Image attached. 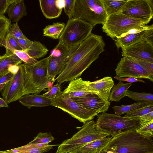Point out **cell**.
Returning <instances> with one entry per match:
<instances>
[{
    "label": "cell",
    "instance_id": "obj_51",
    "mask_svg": "<svg viewBox=\"0 0 153 153\" xmlns=\"http://www.w3.org/2000/svg\"><path fill=\"white\" fill-rule=\"evenodd\" d=\"M1 56H0V57H1Z\"/></svg>",
    "mask_w": 153,
    "mask_h": 153
},
{
    "label": "cell",
    "instance_id": "obj_17",
    "mask_svg": "<svg viewBox=\"0 0 153 153\" xmlns=\"http://www.w3.org/2000/svg\"><path fill=\"white\" fill-rule=\"evenodd\" d=\"M89 81L83 80L81 77L71 81L63 93L68 94L71 98L77 97L91 94H96L88 85Z\"/></svg>",
    "mask_w": 153,
    "mask_h": 153
},
{
    "label": "cell",
    "instance_id": "obj_14",
    "mask_svg": "<svg viewBox=\"0 0 153 153\" xmlns=\"http://www.w3.org/2000/svg\"><path fill=\"white\" fill-rule=\"evenodd\" d=\"M71 98L83 108L98 114L106 112L110 105V102L105 101L96 94H89L79 97Z\"/></svg>",
    "mask_w": 153,
    "mask_h": 153
},
{
    "label": "cell",
    "instance_id": "obj_24",
    "mask_svg": "<svg viewBox=\"0 0 153 153\" xmlns=\"http://www.w3.org/2000/svg\"><path fill=\"white\" fill-rule=\"evenodd\" d=\"M5 48V53L0 57V77L9 72L8 69L10 65H19L22 62L13 52Z\"/></svg>",
    "mask_w": 153,
    "mask_h": 153
},
{
    "label": "cell",
    "instance_id": "obj_7",
    "mask_svg": "<svg viewBox=\"0 0 153 153\" xmlns=\"http://www.w3.org/2000/svg\"><path fill=\"white\" fill-rule=\"evenodd\" d=\"M150 21L134 19L120 12L108 16L102 28L107 36L113 39L133 28L146 25Z\"/></svg>",
    "mask_w": 153,
    "mask_h": 153
},
{
    "label": "cell",
    "instance_id": "obj_20",
    "mask_svg": "<svg viewBox=\"0 0 153 153\" xmlns=\"http://www.w3.org/2000/svg\"><path fill=\"white\" fill-rule=\"evenodd\" d=\"M56 145L41 144H27L13 149L0 151V153H43L49 151Z\"/></svg>",
    "mask_w": 153,
    "mask_h": 153
},
{
    "label": "cell",
    "instance_id": "obj_27",
    "mask_svg": "<svg viewBox=\"0 0 153 153\" xmlns=\"http://www.w3.org/2000/svg\"><path fill=\"white\" fill-rule=\"evenodd\" d=\"M152 103L153 102L147 101H141L129 105L114 106L112 108L114 110L115 114L120 116L123 114H127L136 109Z\"/></svg>",
    "mask_w": 153,
    "mask_h": 153
},
{
    "label": "cell",
    "instance_id": "obj_25",
    "mask_svg": "<svg viewBox=\"0 0 153 153\" xmlns=\"http://www.w3.org/2000/svg\"><path fill=\"white\" fill-rule=\"evenodd\" d=\"M131 83H124L121 81L114 85L110 92L108 101L118 102L126 97L127 91L132 85Z\"/></svg>",
    "mask_w": 153,
    "mask_h": 153
},
{
    "label": "cell",
    "instance_id": "obj_1",
    "mask_svg": "<svg viewBox=\"0 0 153 153\" xmlns=\"http://www.w3.org/2000/svg\"><path fill=\"white\" fill-rule=\"evenodd\" d=\"M105 46L102 37L92 33L79 45L55 81L61 84L79 78L98 58Z\"/></svg>",
    "mask_w": 153,
    "mask_h": 153
},
{
    "label": "cell",
    "instance_id": "obj_44",
    "mask_svg": "<svg viewBox=\"0 0 153 153\" xmlns=\"http://www.w3.org/2000/svg\"><path fill=\"white\" fill-rule=\"evenodd\" d=\"M133 59L152 74L153 75V63L144 60Z\"/></svg>",
    "mask_w": 153,
    "mask_h": 153
},
{
    "label": "cell",
    "instance_id": "obj_21",
    "mask_svg": "<svg viewBox=\"0 0 153 153\" xmlns=\"http://www.w3.org/2000/svg\"><path fill=\"white\" fill-rule=\"evenodd\" d=\"M147 30L135 33L126 34L113 39L118 49L120 48H124L144 40Z\"/></svg>",
    "mask_w": 153,
    "mask_h": 153
},
{
    "label": "cell",
    "instance_id": "obj_28",
    "mask_svg": "<svg viewBox=\"0 0 153 153\" xmlns=\"http://www.w3.org/2000/svg\"><path fill=\"white\" fill-rule=\"evenodd\" d=\"M25 51L31 57L37 59L45 56L48 51L40 42L34 41L32 45Z\"/></svg>",
    "mask_w": 153,
    "mask_h": 153
},
{
    "label": "cell",
    "instance_id": "obj_52",
    "mask_svg": "<svg viewBox=\"0 0 153 153\" xmlns=\"http://www.w3.org/2000/svg\"><path fill=\"white\" fill-rule=\"evenodd\" d=\"M101 152H100V153H101Z\"/></svg>",
    "mask_w": 153,
    "mask_h": 153
},
{
    "label": "cell",
    "instance_id": "obj_19",
    "mask_svg": "<svg viewBox=\"0 0 153 153\" xmlns=\"http://www.w3.org/2000/svg\"><path fill=\"white\" fill-rule=\"evenodd\" d=\"M112 138L109 136L93 141L69 153H100L107 147Z\"/></svg>",
    "mask_w": 153,
    "mask_h": 153
},
{
    "label": "cell",
    "instance_id": "obj_4",
    "mask_svg": "<svg viewBox=\"0 0 153 153\" xmlns=\"http://www.w3.org/2000/svg\"><path fill=\"white\" fill-rule=\"evenodd\" d=\"M79 131L70 139L59 145L56 153H69L93 141L110 136L106 132L98 129L93 120L86 122Z\"/></svg>",
    "mask_w": 153,
    "mask_h": 153
},
{
    "label": "cell",
    "instance_id": "obj_12",
    "mask_svg": "<svg viewBox=\"0 0 153 153\" xmlns=\"http://www.w3.org/2000/svg\"><path fill=\"white\" fill-rule=\"evenodd\" d=\"M19 66L18 73L7 83L1 92L3 98L8 104L18 100L24 96V70L22 64Z\"/></svg>",
    "mask_w": 153,
    "mask_h": 153
},
{
    "label": "cell",
    "instance_id": "obj_43",
    "mask_svg": "<svg viewBox=\"0 0 153 153\" xmlns=\"http://www.w3.org/2000/svg\"><path fill=\"white\" fill-rule=\"evenodd\" d=\"M16 0H0V15H4L9 6Z\"/></svg>",
    "mask_w": 153,
    "mask_h": 153
},
{
    "label": "cell",
    "instance_id": "obj_5",
    "mask_svg": "<svg viewBox=\"0 0 153 153\" xmlns=\"http://www.w3.org/2000/svg\"><path fill=\"white\" fill-rule=\"evenodd\" d=\"M97 118V128L112 137L124 132L136 130L140 126L139 119L128 118L106 112L98 114Z\"/></svg>",
    "mask_w": 153,
    "mask_h": 153
},
{
    "label": "cell",
    "instance_id": "obj_50",
    "mask_svg": "<svg viewBox=\"0 0 153 153\" xmlns=\"http://www.w3.org/2000/svg\"><path fill=\"white\" fill-rule=\"evenodd\" d=\"M105 153H118L117 152L112 150H109L105 151Z\"/></svg>",
    "mask_w": 153,
    "mask_h": 153
},
{
    "label": "cell",
    "instance_id": "obj_36",
    "mask_svg": "<svg viewBox=\"0 0 153 153\" xmlns=\"http://www.w3.org/2000/svg\"><path fill=\"white\" fill-rule=\"evenodd\" d=\"M13 52L26 65H31L36 63L38 61L33 58L28 54L25 51L15 50Z\"/></svg>",
    "mask_w": 153,
    "mask_h": 153
},
{
    "label": "cell",
    "instance_id": "obj_45",
    "mask_svg": "<svg viewBox=\"0 0 153 153\" xmlns=\"http://www.w3.org/2000/svg\"><path fill=\"white\" fill-rule=\"evenodd\" d=\"M140 126L153 120V111L143 115L140 118Z\"/></svg>",
    "mask_w": 153,
    "mask_h": 153
},
{
    "label": "cell",
    "instance_id": "obj_33",
    "mask_svg": "<svg viewBox=\"0 0 153 153\" xmlns=\"http://www.w3.org/2000/svg\"><path fill=\"white\" fill-rule=\"evenodd\" d=\"M136 131L145 138L152 139L153 120L140 126Z\"/></svg>",
    "mask_w": 153,
    "mask_h": 153
},
{
    "label": "cell",
    "instance_id": "obj_31",
    "mask_svg": "<svg viewBox=\"0 0 153 153\" xmlns=\"http://www.w3.org/2000/svg\"><path fill=\"white\" fill-rule=\"evenodd\" d=\"M11 25L9 19L4 15H0V47L4 46L5 37Z\"/></svg>",
    "mask_w": 153,
    "mask_h": 153
},
{
    "label": "cell",
    "instance_id": "obj_10",
    "mask_svg": "<svg viewBox=\"0 0 153 153\" xmlns=\"http://www.w3.org/2000/svg\"><path fill=\"white\" fill-rule=\"evenodd\" d=\"M115 71L116 76L118 77L147 79L153 82V75L130 57L124 56L121 58Z\"/></svg>",
    "mask_w": 153,
    "mask_h": 153
},
{
    "label": "cell",
    "instance_id": "obj_34",
    "mask_svg": "<svg viewBox=\"0 0 153 153\" xmlns=\"http://www.w3.org/2000/svg\"><path fill=\"white\" fill-rule=\"evenodd\" d=\"M54 140V137L50 133L40 132L38 133L33 140L29 143L48 144Z\"/></svg>",
    "mask_w": 153,
    "mask_h": 153
},
{
    "label": "cell",
    "instance_id": "obj_13",
    "mask_svg": "<svg viewBox=\"0 0 153 153\" xmlns=\"http://www.w3.org/2000/svg\"><path fill=\"white\" fill-rule=\"evenodd\" d=\"M122 56L153 63V45L143 40L122 49Z\"/></svg>",
    "mask_w": 153,
    "mask_h": 153
},
{
    "label": "cell",
    "instance_id": "obj_32",
    "mask_svg": "<svg viewBox=\"0 0 153 153\" xmlns=\"http://www.w3.org/2000/svg\"><path fill=\"white\" fill-rule=\"evenodd\" d=\"M153 111V103L129 112L125 115L124 117L130 118L139 119L143 115Z\"/></svg>",
    "mask_w": 153,
    "mask_h": 153
},
{
    "label": "cell",
    "instance_id": "obj_30",
    "mask_svg": "<svg viewBox=\"0 0 153 153\" xmlns=\"http://www.w3.org/2000/svg\"><path fill=\"white\" fill-rule=\"evenodd\" d=\"M126 97L137 102L147 101L153 102V94L151 93L137 92L129 90L127 91Z\"/></svg>",
    "mask_w": 153,
    "mask_h": 153
},
{
    "label": "cell",
    "instance_id": "obj_23",
    "mask_svg": "<svg viewBox=\"0 0 153 153\" xmlns=\"http://www.w3.org/2000/svg\"><path fill=\"white\" fill-rule=\"evenodd\" d=\"M9 19L17 22L27 14L26 7L23 0H16L8 7L7 11Z\"/></svg>",
    "mask_w": 153,
    "mask_h": 153
},
{
    "label": "cell",
    "instance_id": "obj_39",
    "mask_svg": "<svg viewBox=\"0 0 153 153\" xmlns=\"http://www.w3.org/2000/svg\"><path fill=\"white\" fill-rule=\"evenodd\" d=\"M4 42V47L7 48L13 52L15 50H22L15 39L8 34L5 37Z\"/></svg>",
    "mask_w": 153,
    "mask_h": 153
},
{
    "label": "cell",
    "instance_id": "obj_48",
    "mask_svg": "<svg viewBox=\"0 0 153 153\" xmlns=\"http://www.w3.org/2000/svg\"><path fill=\"white\" fill-rule=\"evenodd\" d=\"M19 69V65H11L9 68L8 71L13 75H15L18 73Z\"/></svg>",
    "mask_w": 153,
    "mask_h": 153
},
{
    "label": "cell",
    "instance_id": "obj_41",
    "mask_svg": "<svg viewBox=\"0 0 153 153\" xmlns=\"http://www.w3.org/2000/svg\"><path fill=\"white\" fill-rule=\"evenodd\" d=\"M19 45L22 50L25 51L32 45L33 41L26 38L15 39Z\"/></svg>",
    "mask_w": 153,
    "mask_h": 153
},
{
    "label": "cell",
    "instance_id": "obj_35",
    "mask_svg": "<svg viewBox=\"0 0 153 153\" xmlns=\"http://www.w3.org/2000/svg\"><path fill=\"white\" fill-rule=\"evenodd\" d=\"M74 47L71 48L62 41H59L57 45L51 51L50 56L53 57L62 56L68 53Z\"/></svg>",
    "mask_w": 153,
    "mask_h": 153
},
{
    "label": "cell",
    "instance_id": "obj_16",
    "mask_svg": "<svg viewBox=\"0 0 153 153\" xmlns=\"http://www.w3.org/2000/svg\"><path fill=\"white\" fill-rule=\"evenodd\" d=\"M88 85L92 90L103 100L108 102L111 91L114 85L111 76H106L94 81H89Z\"/></svg>",
    "mask_w": 153,
    "mask_h": 153
},
{
    "label": "cell",
    "instance_id": "obj_3",
    "mask_svg": "<svg viewBox=\"0 0 153 153\" xmlns=\"http://www.w3.org/2000/svg\"><path fill=\"white\" fill-rule=\"evenodd\" d=\"M48 57L42 59L31 65L22 64L24 70V95L30 94H39L49 84L54 82L48 78Z\"/></svg>",
    "mask_w": 153,
    "mask_h": 153
},
{
    "label": "cell",
    "instance_id": "obj_47",
    "mask_svg": "<svg viewBox=\"0 0 153 153\" xmlns=\"http://www.w3.org/2000/svg\"><path fill=\"white\" fill-rule=\"evenodd\" d=\"M153 28L147 30L144 40L153 45Z\"/></svg>",
    "mask_w": 153,
    "mask_h": 153
},
{
    "label": "cell",
    "instance_id": "obj_22",
    "mask_svg": "<svg viewBox=\"0 0 153 153\" xmlns=\"http://www.w3.org/2000/svg\"><path fill=\"white\" fill-rule=\"evenodd\" d=\"M39 2L42 12L46 18H56L61 15L62 9L58 6L56 0H39Z\"/></svg>",
    "mask_w": 153,
    "mask_h": 153
},
{
    "label": "cell",
    "instance_id": "obj_49",
    "mask_svg": "<svg viewBox=\"0 0 153 153\" xmlns=\"http://www.w3.org/2000/svg\"><path fill=\"white\" fill-rule=\"evenodd\" d=\"M8 103L2 98L0 97V108L1 107H8Z\"/></svg>",
    "mask_w": 153,
    "mask_h": 153
},
{
    "label": "cell",
    "instance_id": "obj_8",
    "mask_svg": "<svg viewBox=\"0 0 153 153\" xmlns=\"http://www.w3.org/2000/svg\"><path fill=\"white\" fill-rule=\"evenodd\" d=\"M94 27L91 25L79 19H68L59 38L71 48L78 45L92 33Z\"/></svg>",
    "mask_w": 153,
    "mask_h": 153
},
{
    "label": "cell",
    "instance_id": "obj_42",
    "mask_svg": "<svg viewBox=\"0 0 153 153\" xmlns=\"http://www.w3.org/2000/svg\"><path fill=\"white\" fill-rule=\"evenodd\" d=\"M13 75L9 72L0 77V92L2 91L7 83L12 78Z\"/></svg>",
    "mask_w": 153,
    "mask_h": 153
},
{
    "label": "cell",
    "instance_id": "obj_18",
    "mask_svg": "<svg viewBox=\"0 0 153 153\" xmlns=\"http://www.w3.org/2000/svg\"><path fill=\"white\" fill-rule=\"evenodd\" d=\"M19 102L29 109L53 105V100L36 94L25 95L18 100Z\"/></svg>",
    "mask_w": 153,
    "mask_h": 153
},
{
    "label": "cell",
    "instance_id": "obj_46",
    "mask_svg": "<svg viewBox=\"0 0 153 153\" xmlns=\"http://www.w3.org/2000/svg\"><path fill=\"white\" fill-rule=\"evenodd\" d=\"M114 78L120 81H126L130 83L136 82H141L146 83V82L140 79L134 77H128V78H122L115 76Z\"/></svg>",
    "mask_w": 153,
    "mask_h": 153
},
{
    "label": "cell",
    "instance_id": "obj_26",
    "mask_svg": "<svg viewBox=\"0 0 153 153\" xmlns=\"http://www.w3.org/2000/svg\"><path fill=\"white\" fill-rule=\"evenodd\" d=\"M128 0H101L108 16L121 12Z\"/></svg>",
    "mask_w": 153,
    "mask_h": 153
},
{
    "label": "cell",
    "instance_id": "obj_40",
    "mask_svg": "<svg viewBox=\"0 0 153 153\" xmlns=\"http://www.w3.org/2000/svg\"><path fill=\"white\" fill-rule=\"evenodd\" d=\"M75 0H64V11L68 19L72 18L74 10Z\"/></svg>",
    "mask_w": 153,
    "mask_h": 153
},
{
    "label": "cell",
    "instance_id": "obj_2",
    "mask_svg": "<svg viewBox=\"0 0 153 153\" xmlns=\"http://www.w3.org/2000/svg\"><path fill=\"white\" fill-rule=\"evenodd\" d=\"M133 130L112 137L104 150H112L118 153H153V140L145 138Z\"/></svg>",
    "mask_w": 153,
    "mask_h": 153
},
{
    "label": "cell",
    "instance_id": "obj_11",
    "mask_svg": "<svg viewBox=\"0 0 153 153\" xmlns=\"http://www.w3.org/2000/svg\"><path fill=\"white\" fill-rule=\"evenodd\" d=\"M121 13L140 20L150 21L153 16L152 0H128Z\"/></svg>",
    "mask_w": 153,
    "mask_h": 153
},
{
    "label": "cell",
    "instance_id": "obj_15",
    "mask_svg": "<svg viewBox=\"0 0 153 153\" xmlns=\"http://www.w3.org/2000/svg\"><path fill=\"white\" fill-rule=\"evenodd\" d=\"M78 45L75 46L68 53L62 56L53 57L48 56V78L55 82V78L62 71L67 63Z\"/></svg>",
    "mask_w": 153,
    "mask_h": 153
},
{
    "label": "cell",
    "instance_id": "obj_37",
    "mask_svg": "<svg viewBox=\"0 0 153 153\" xmlns=\"http://www.w3.org/2000/svg\"><path fill=\"white\" fill-rule=\"evenodd\" d=\"M60 85L57 83L47 92L42 95L53 100L60 97L63 93V92L61 91Z\"/></svg>",
    "mask_w": 153,
    "mask_h": 153
},
{
    "label": "cell",
    "instance_id": "obj_29",
    "mask_svg": "<svg viewBox=\"0 0 153 153\" xmlns=\"http://www.w3.org/2000/svg\"><path fill=\"white\" fill-rule=\"evenodd\" d=\"M65 26L64 23L58 22L48 25L43 29V35L55 39H58Z\"/></svg>",
    "mask_w": 153,
    "mask_h": 153
},
{
    "label": "cell",
    "instance_id": "obj_38",
    "mask_svg": "<svg viewBox=\"0 0 153 153\" xmlns=\"http://www.w3.org/2000/svg\"><path fill=\"white\" fill-rule=\"evenodd\" d=\"M7 34L15 39L26 38L27 37L23 34L20 29L18 23L16 22L11 25Z\"/></svg>",
    "mask_w": 153,
    "mask_h": 153
},
{
    "label": "cell",
    "instance_id": "obj_6",
    "mask_svg": "<svg viewBox=\"0 0 153 153\" xmlns=\"http://www.w3.org/2000/svg\"><path fill=\"white\" fill-rule=\"evenodd\" d=\"M101 0H75L73 18L82 20L94 27L102 25L108 17Z\"/></svg>",
    "mask_w": 153,
    "mask_h": 153
},
{
    "label": "cell",
    "instance_id": "obj_9",
    "mask_svg": "<svg viewBox=\"0 0 153 153\" xmlns=\"http://www.w3.org/2000/svg\"><path fill=\"white\" fill-rule=\"evenodd\" d=\"M53 106L67 113L83 124L92 120L98 115L95 112L82 107L66 94L62 93L60 97L53 99Z\"/></svg>",
    "mask_w": 153,
    "mask_h": 153
}]
</instances>
